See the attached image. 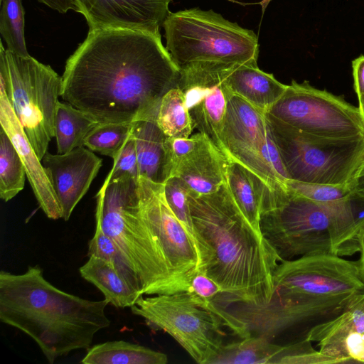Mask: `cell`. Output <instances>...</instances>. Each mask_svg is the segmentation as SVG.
Returning <instances> with one entry per match:
<instances>
[{
	"instance_id": "cell-2",
	"label": "cell",
	"mask_w": 364,
	"mask_h": 364,
	"mask_svg": "<svg viewBox=\"0 0 364 364\" xmlns=\"http://www.w3.org/2000/svg\"><path fill=\"white\" fill-rule=\"evenodd\" d=\"M188 200L200 270L234 304H267L273 294V275L282 259L245 218L227 183L208 194L189 190Z\"/></svg>"
},
{
	"instance_id": "cell-37",
	"label": "cell",
	"mask_w": 364,
	"mask_h": 364,
	"mask_svg": "<svg viewBox=\"0 0 364 364\" xmlns=\"http://www.w3.org/2000/svg\"><path fill=\"white\" fill-rule=\"evenodd\" d=\"M348 186L353 194L364 198V154L355 168Z\"/></svg>"
},
{
	"instance_id": "cell-43",
	"label": "cell",
	"mask_w": 364,
	"mask_h": 364,
	"mask_svg": "<svg viewBox=\"0 0 364 364\" xmlns=\"http://www.w3.org/2000/svg\"><path fill=\"white\" fill-rule=\"evenodd\" d=\"M363 338L364 340V333L362 334Z\"/></svg>"
},
{
	"instance_id": "cell-1",
	"label": "cell",
	"mask_w": 364,
	"mask_h": 364,
	"mask_svg": "<svg viewBox=\"0 0 364 364\" xmlns=\"http://www.w3.org/2000/svg\"><path fill=\"white\" fill-rule=\"evenodd\" d=\"M61 97L99 122L156 119L180 73L161 34L125 29L89 31L68 59Z\"/></svg>"
},
{
	"instance_id": "cell-4",
	"label": "cell",
	"mask_w": 364,
	"mask_h": 364,
	"mask_svg": "<svg viewBox=\"0 0 364 364\" xmlns=\"http://www.w3.org/2000/svg\"><path fill=\"white\" fill-rule=\"evenodd\" d=\"M360 229L353 196L323 203L287 188L260 218L263 236L282 260L317 253L354 255L359 250Z\"/></svg>"
},
{
	"instance_id": "cell-28",
	"label": "cell",
	"mask_w": 364,
	"mask_h": 364,
	"mask_svg": "<svg viewBox=\"0 0 364 364\" xmlns=\"http://www.w3.org/2000/svg\"><path fill=\"white\" fill-rule=\"evenodd\" d=\"M156 123L164 134L171 138H188L194 129L184 92L178 87L162 97Z\"/></svg>"
},
{
	"instance_id": "cell-9",
	"label": "cell",
	"mask_w": 364,
	"mask_h": 364,
	"mask_svg": "<svg viewBox=\"0 0 364 364\" xmlns=\"http://www.w3.org/2000/svg\"><path fill=\"white\" fill-rule=\"evenodd\" d=\"M138 207L149 231L166 294L187 291L200 271L198 252L195 242L169 207L164 183L139 177Z\"/></svg>"
},
{
	"instance_id": "cell-20",
	"label": "cell",
	"mask_w": 364,
	"mask_h": 364,
	"mask_svg": "<svg viewBox=\"0 0 364 364\" xmlns=\"http://www.w3.org/2000/svg\"><path fill=\"white\" fill-rule=\"evenodd\" d=\"M217 76L232 94L264 112L282 96L287 87L273 74L260 70L257 63L239 64L218 73Z\"/></svg>"
},
{
	"instance_id": "cell-33",
	"label": "cell",
	"mask_w": 364,
	"mask_h": 364,
	"mask_svg": "<svg viewBox=\"0 0 364 364\" xmlns=\"http://www.w3.org/2000/svg\"><path fill=\"white\" fill-rule=\"evenodd\" d=\"M286 186L296 195L323 203L343 200L353 194L348 184H326L288 179Z\"/></svg>"
},
{
	"instance_id": "cell-40",
	"label": "cell",
	"mask_w": 364,
	"mask_h": 364,
	"mask_svg": "<svg viewBox=\"0 0 364 364\" xmlns=\"http://www.w3.org/2000/svg\"><path fill=\"white\" fill-rule=\"evenodd\" d=\"M360 258L358 260L360 274L364 282V225L360 230L358 235Z\"/></svg>"
},
{
	"instance_id": "cell-16",
	"label": "cell",
	"mask_w": 364,
	"mask_h": 364,
	"mask_svg": "<svg viewBox=\"0 0 364 364\" xmlns=\"http://www.w3.org/2000/svg\"><path fill=\"white\" fill-rule=\"evenodd\" d=\"M41 162L59 202L62 218L67 221L97 175L102 160L82 146L62 154L47 152Z\"/></svg>"
},
{
	"instance_id": "cell-21",
	"label": "cell",
	"mask_w": 364,
	"mask_h": 364,
	"mask_svg": "<svg viewBox=\"0 0 364 364\" xmlns=\"http://www.w3.org/2000/svg\"><path fill=\"white\" fill-rule=\"evenodd\" d=\"M314 348L306 338L281 346L262 336H249L223 345L210 364H284L289 358Z\"/></svg>"
},
{
	"instance_id": "cell-36",
	"label": "cell",
	"mask_w": 364,
	"mask_h": 364,
	"mask_svg": "<svg viewBox=\"0 0 364 364\" xmlns=\"http://www.w3.org/2000/svg\"><path fill=\"white\" fill-rule=\"evenodd\" d=\"M354 89L358 103L364 100V55H360L352 61Z\"/></svg>"
},
{
	"instance_id": "cell-8",
	"label": "cell",
	"mask_w": 364,
	"mask_h": 364,
	"mask_svg": "<svg viewBox=\"0 0 364 364\" xmlns=\"http://www.w3.org/2000/svg\"><path fill=\"white\" fill-rule=\"evenodd\" d=\"M266 116L289 179L348 184L364 154V138L318 137L290 127L267 113Z\"/></svg>"
},
{
	"instance_id": "cell-14",
	"label": "cell",
	"mask_w": 364,
	"mask_h": 364,
	"mask_svg": "<svg viewBox=\"0 0 364 364\" xmlns=\"http://www.w3.org/2000/svg\"><path fill=\"white\" fill-rule=\"evenodd\" d=\"M360 296L343 300L315 301H291L272 297L266 304L237 302L228 310L240 326L241 339L249 336L271 339L293 327L303 324L314 326L333 318Z\"/></svg>"
},
{
	"instance_id": "cell-15",
	"label": "cell",
	"mask_w": 364,
	"mask_h": 364,
	"mask_svg": "<svg viewBox=\"0 0 364 364\" xmlns=\"http://www.w3.org/2000/svg\"><path fill=\"white\" fill-rule=\"evenodd\" d=\"M171 0H74L89 31L125 29L160 34Z\"/></svg>"
},
{
	"instance_id": "cell-18",
	"label": "cell",
	"mask_w": 364,
	"mask_h": 364,
	"mask_svg": "<svg viewBox=\"0 0 364 364\" xmlns=\"http://www.w3.org/2000/svg\"><path fill=\"white\" fill-rule=\"evenodd\" d=\"M228 164L225 155L198 132L195 147L173 166L169 178H181L196 194H208L226 183Z\"/></svg>"
},
{
	"instance_id": "cell-42",
	"label": "cell",
	"mask_w": 364,
	"mask_h": 364,
	"mask_svg": "<svg viewBox=\"0 0 364 364\" xmlns=\"http://www.w3.org/2000/svg\"><path fill=\"white\" fill-rule=\"evenodd\" d=\"M357 361L358 363H364V353H362L358 358Z\"/></svg>"
},
{
	"instance_id": "cell-32",
	"label": "cell",
	"mask_w": 364,
	"mask_h": 364,
	"mask_svg": "<svg viewBox=\"0 0 364 364\" xmlns=\"http://www.w3.org/2000/svg\"><path fill=\"white\" fill-rule=\"evenodd\" d=\"M87 255L97 257L109 262L126 282L142 295L136 277L122 259L116 243L97 223H95V234L88 243Z\"/></svg>"
},
{
	"instance_id": "cell-11",
	"label": "cell",
	"mask_w": 364,
	"mask_h": 364,
	"mask_svg": "<svg viewBox=\"0 0 364 364\" xmlns=\"http://www.w3.org/2000/svg\"><path fill=\"white\" fill-rule=\"evenodd\" d=\"M223 153L255 175L270 191L287 189L289 179L266 113L229 91L222 133Z\"/></svg>"
},
{
	"instance_id": "cell-19",
	"label": "cell",
	"mask_w": 364,
	"mask_h": 364,
	"mask_svg": "<svg viewBox=\"0 0 364 364\" xmlns=\"http://www.w3.org/2000/svg\"><path fill=\"white\" fill-rule=\"evenodd\" d=\"M185 94L194 128L222 152V133L229 90L220 81L192 82L179 87Z\"/></svg>"
},
{
	"instance_id": "cell-7",
	"label": "cell",
	"mask_w": 364,
	"mask_h": 364,
	"mask_svg": "<svg viewBox=\"0 0 364 364\" xmlns=\"http://www.w3.org/2000/svg\"><path fill=\"white\" fill-rule=\"evenodd\" d=\"M0 83L41 161L55 136V116L63 77L51 67L0 46Z\"/></svg>"
},
{
	"instance_id": "cell-31",
	"label": "cell",
	"mask_w": 364,
	"mask_h": 364,
	"mask_svg": "<svg viewBox=\"0 0 364 364\" xmlns=\"http://www.w3.org/2000/svg\"><path fill=\"white\" fill-rule=\"evenodd\" d=\"M132 127L133 123L100 122L87 135L84 146L114 159L130 136Z\"/></svg>"
},
{
	"instance_id": "cell-24",
	"label": "cell",
	"mask_w": 364,
	"mask_h": 364,
	"mask_svg": "<svg viewBox=\"0 0 364 364\" xmlns=\"http://www.w3.org/2000/svg\"><path fill=\"white\" fill-rule=\"evenodd\" d=\"M226 183L242 213L252 226L262 233V207L269 189L248 169L232 161H229L228 166Z\"/></svg>"
},
{
	"instance_id": "cell-26",
	"label": "cell",
	"mask_w": 364,
	"mask_h": 364,
	"mask_svg": "<svg viewBox=\"0 0 364 364\" xmlns=\"http://www.w3.org/2000/svg\"><path fill=\"white\" fill-rule=\"evenodd\" d=\"M165 353L124 341H107L90 347L83 364H166Z\"/></svg>"
},
{
	"instance_id": "cell-38",
	"label": "cell",
	"mask_w": 364,
	"mask_h": 364,
	"mask_svg": "<svg viewBox=\"0 0 364 364\" xmlns=\"http://www.w3.org/2000/svg\"><path fill=\"white\" fill-rule=\"evenodd\" d=\"M345 347L349 357L357 363V358L364 353V340L362 334L353 332L348 336L345 341Z\"/></svg>"
},
{
	"instance_id": "cell-35",
	"label": "cell",
	"mask_w": 364,
	"mask_h": 364,
	"mask_svg": "<svg viewBox=\"0 0 364 364\" xmlns=\"http://www.w3.org/2000/svg\"><path fill=\"white\" fill-rule=\"evenodd\" d=\"M113 161L112 168L107 178L115 179L124 176H129L139 179L137 155L132 133L129 139L119 150Z\"/></svg>"
},
{
	"instance_id": "cell-30",
	"label": "cell",
	"mask_w": 364,
	"mask_h": 364,
	"mask_svg": "<svg viewBox=\"0 0 364 364\" xmlns=\"http://www.w3.org/2000/svg\"><path fill=\"white\" fill-rule=\"evenodd\" d=\"M24 9L21 0H1L0 33L9 50L29 56L24 36Z\"/></svg>"
},
{
	"instance_id": "cell-41",
	"label": "cell",
	"mask_w": 364,
	"mask_h": 364,
	"mask_svg": "<svg viewBox=\"0 0 364 364\" xmlns=\"http://www.w3.org/2000/svg\"><path fill=\"white\" fill-rule=\"evenodd\" d=\"M358 108L364 120V100L361 103H359Z\"/></svg>"
},
{
	"instance_id": "cell-13",
	"label": "cell",
	"mask_w": 364,
	"mask_h": 364,
	"mask_svg": "<svg viewBox=\"0 0 364 364\" xmlns=\"http://www.w3.org/2000/svg\"><path fill=\"white\" fill-rule=\"evenodd\" d=\"M277 120L318 137L364 138V120L358 107L309 82L292 80L282 96L266 112Z\"/></svg>"
},
{
	"instance_id": "cell-29",
	"label": "cell",
	"mask_w": 364,
	"mask_h": 364,
	"mask_svg": "<svg viewBox=\"0 0 364 364\" xmlns=\"http://www.w3.org/2000/svg\"><path fill=\"white\" fill-rule=\"evenodd\" d=\"M26 171L22 160L3 128L0 131V197L5 202L24 188Z\"/></svg>"
},
{
	"instance_id": "cell-3",
	"label": "cell",
	"mask_w": 364,
	"mask_h": 364,
	"mask_svg": "<svg viewBox=\"0 0 364 364\" xmlns=\"http://www.w3.org/2000/svg\"><path fill=\"white\" fill-rule=\"evenodd\" d=\"M108 304L59 289L38 266L18 274L0 272V321L30 336L50 364L90 347L95 335L110 325Z\"/></svg>"
},
{
	"instance_id": "cell-39",
	"label": "cell",
	"mask_w": 364,
	"mask_h": 364,
	"mask_svg": "<svg viewBox=\"0 0 364 364\" xmlns=\"http://www.w3.org/2000/svg\"><path fill=\"white\" fill-rule=\"evenodd\" d=\"M50 9L61 14H65L69 10L77 11V7L74 0H38Z\"/></svg>"
},
{
	"instance_id": "cell-12",
	"label": "cell",
	"mask_w": 364,
	"mask_h": 364,
	"mask_svg": "<svg viewBox=\"0 0 364 364\" xmlns=\"http://www.w3.org/2000/svg\"><path fill=\"white\" fill-rule=\"evenodd\" d=\"M273 281L272 297L284 301L341 300L364 294L358 261L333 253L282 260L274 271Z\"/></svg>"
},
{
	"instance_id": "cell-6",
	"label": "cell",
	"mask_w": 364,
	"mask_h": 364,
	"mask_svg": "<svg viewBox=\"0 0 364 364\" xmlns=\"http://www.w3.org/2000/svg\"><path fill=\"white\" fill-rule=\"evenodd\" d=\"M138 180L129 176L106 177L96 195L95 223L116 243L144 295L166 294L149 231L138 207Z\"/></svg>"
},
{
	"instance_id": "cell-23",
	"label": "cell",
	"mask_w": 364,
	"mask_h": 364,
	"mask_svg": "<svg viewBox=\"0 0 364 364\" xmlns=\"http://www.w3.org/2000/svg\"><path fill=\"white\" fill-rule=\"evenodd\" d=\"M132 136L137 155L139 177L164 183L168 178L166 140L156 119L133 123Z\"/></svg>"
},
{
	"instance_id": "cell-17",
	"label": "cell",
	"mask_w": 364,
	"mask_h": 364,
	"mask_svg": "<svg viewBox=\"0 0 364 364\" xmlns=\"http://www.w3.org/2000/svg\"><path fill=\"white\" fill-rule=\"evenodd\" d=\"M0 124L10 138L23 164L26 176L46 215L53 220L62 218L61 208L42 162L30 143L0 83Z\"/></svg>"
},
{
	"instance_id": "cell-27",
	"label": "cell",
	"mask_w": 364,
	"mask_h": 364,
	"mask_svg": "<svg viewBox=\"0 0 364 364\" xmlns=\"http://www.w3.org/2000/svg\"><path fill=\"white\" fill-rule=\"evenodd\" d=\"M99 123L69 102L59 101L54 125L58 154H65L84 146L85 137Z\"/></svg>"
},
{
	"instance_id": "cell-22",
	"label": "cell",
	"mask_w": 364,
	"mask_h": 364,
	"mask_svg": "<svg viewBox=\"0 0 364 364\" xmlns=\"http://www.w3.org/2000/svg\"><path fill=\"white\" fill-rule=\"evenodd\" d=\"M353 332L364 333V294L333 318L312 326L304 338L316 342L320 352L342 363H357L348 355L345 347L346 338Z\"/></svg>"
},
{
	"instance_id": "cell-5",
	"label": "cell",
	"mask_w": 364,
	"mask_h": 364,
	"mask_svg": "<svg viewBox=\"0 0 364 364\" xmlns=\"http://www.w3.org/2000/svg\"><path fill=\"white\" fill-rule=\"evenodd\" d=\"M163 27L166 48L180 73L179 80L257 63L259 45L255 33L213 10L170 12Z\"/></svg>"
},
{
	"instance_id": "cell-25",
	"label": "cell",
	"mask_w": 364,
	"mask_h": 364,
	"mask_svg": "<svg viewBox=\"0 0 364 364\" xmlns=\"http://www.w3.org/2000/svg\"><path fill=\"white\" fill-rule=\"evenodd\" d=\"M88 257V260L80 267V274L103 294L109 304L116 308H131L142 296L109 262L94 256Z\"/></svg>"
},
{
	"instance_id": "cell-10",
	"label": "cell",
	"mask_w": 364,
	"mask_h": 364,
	"mask_svg": "<svg viewBox=\"0 0 364 364\" xmlns=\"http://www.w3.org/2000/svg\"><path fill=\"white\" fill-rule=\"evenodd\" d=\"M151 328L169 334L199 364H210L223 347L225 326L187 291L141 296L131 307Z\"/></svg>"
},
{
	"instance_id": "cell-34",
	"label": "cell",
	"mask_w": 364,
	"mask_h": 364,
	"mask_svg": "<svg viewBox=\"0 0 364 364\" xmlns=\"http://www.w3.org/2000/svg\"><path fill=\"white\" fill-rule=\"evenodd\" d=\"M164 186L166 199L169 207L196 245L194 226L188 200L190 190L188 186L181 178L174 176L168 178L164 183Z\"/></svg>"
}]
</instances>
